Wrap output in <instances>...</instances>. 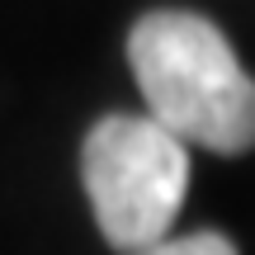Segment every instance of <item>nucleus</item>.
Segmentation results:
<instances>
[{"label":"nucleus","instance_id":"f257e3e1","mask_svg":"<svg viewBox=\"0 0 255 255\" xmlns=\"http://www.w3.org/2000/svg\"><path fill=\"white\" fill-rule=\"evenodd\" d=\"M128 62L146 114L189 146L218 156H246L255 146V76L218 24L189 9L142 14L128 33Z\"/></svg>","mask_w":255,"mask_h":255},{"label":"nucleus","instance_id":"f03ea898","mask_svg":"<svg viewBox=\"0 0 255 255\" xmlns=\"http://www.w3.org/2000/svg\"><path fill=\"white\" fill-rule=\"evenodd\" d=\"M81 180L114 251H156L189 194V142L151 114H109L81 146Z\"/></svg>","mask_w":255,"mask_h":255},{"label":"nucleus","instance_id":"7ed1b4c3","mask_svg":"<svg viewBox=\"0 0 255 255\" xmlns=\"http://www.w3.org/2000/svg\"><path fill=\"white\" fill-rule=\"evenodd\" d=\"M156 251L161 255H232L237 246H232L227 237H218V232H194V237H184V241H161Z\"/></svg>","mask_w":255,"mask_h":255}]
</instances>
